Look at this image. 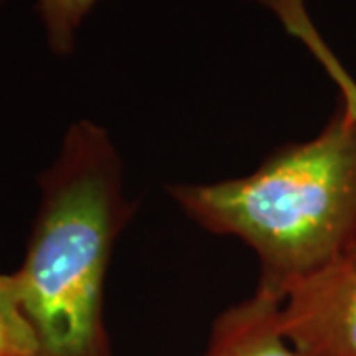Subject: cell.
I'll use <instances>...</instances> for the list:
<instances>
[{
  "mask_svg": "<svg viewBox=\"0 0 356 356\" xmlns=\"http://www.w3.org/2000/svg\"><path fill=\"white\" fill-rule=\"evenodd\" d=\"M133 214L111 135L79 119L40 175V204L14 269L38 356H115L105 323V281Z\"/></svg>",
  "mask_w": 356,
  "mask_h": 356,
  "instance_id": "cell-1",
  "label": "cell"
},
{
  "mask_svg": "<svg viewBox=\"0 0 356 356\" xmlns=\"http://www.w3.org/2000/svg\"><path fill=\"white\" fill-rule=\"evenodd\" d=\"M281 327L305 356H356V243L295 283Z\"/></svg>",
  "mask_w": 356,
  "mask_h": 356,
  "instance_id": "cell-3",
  "label": "cell"
},
{
  "mask_svg": "<svg viewBox=\"0 0 356 356\" xmlns=\"http://www.w3.org/2000/svg\"><path fill=\"white\" fill-rule=\"evenodd\" d=\"M168 194L206 232L257 257V291L283 301L295 283L356 243V113L343 102L313 139L289 143L254 172Z\"/></svg>",
  "mask_w": 356,
  "mask_h": 356,
  "instance_id": "cell-2",
  "label": "cell"
},
{
  "mask_svg": "<svg viewBox=\"0 0 356 356\" xmlns=\"http://www.w3.org/2000/svg\"><path fill=\"white\" fill-rule=\"evenodd\" d=\"M4 2H6V0H0V6H2V4H4Z\"/></svg>",
  "mask_w": 356,
  "mask_h": 356,
  "instance_id": "cell-8",
  "label": "cell"
},
{
  "mask_svg": "<svg viewBox=\"0 0 356 356\" xmlns=\"http://www.w3.org/2000/svg\"><path fill=\"white\" fill-rule=\"evenodd\" d=\"M198 356H305L281 327V299L257 291L222 311Z\"/></svg>",
  "mask_w": 356,
  "mask_h": 356,
  "instance_id": "cell-4",
  "label": "cell"
},
{
  "mask_svg": "<svg viewBox=\"0 0 356 356\" xmlns=\"http://www.w3.org/2000/svg\"><path fill=\"white\" fill-rule=\"evenodd\" d=\"M329 74H331L332 79H334V81L339 83V88H341V102H343L353 113H356V83L353 81V77L348 76L341 65H334Z\"/></svg>",
  "mask_w": 356,
  "mask_h": 356,
  "instance_id": "cell-7",
  "label": "cell"
},
{
  "mask_svg": "<svg viewBox=\"0 0 356 356\" xmlns=\"http://www.w3.org/2000/svg\"><path fill=\"white\" fill-rule=\"evenodd\" d=\"M0 356H38V339L13 271H0Z\"/></svg>",
  "mask_w": 356,
  "mask_h": 356,
  "instance_id": "cell-5",
  "label": "cell"
},
{
  "mask_svg": "<svg viewBox=\"0 0 356 356\" xmlns=\"http://www.w3.org/2000/svg\"><path fill=\"white\" fill-rule=\"evenodd\" d=\"M99 0H36L46 44L56 56L76 50L77 34Z\"/></svg>",
  "mask_w": 356,
  "mask_h": 356,
  "instance_id": "cell-6",
  "label": "cell"
}]
</instances>
